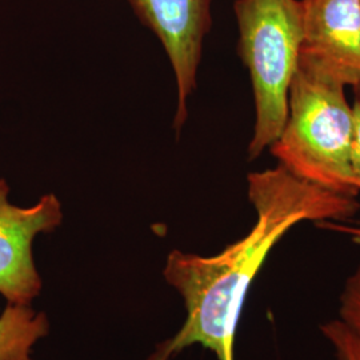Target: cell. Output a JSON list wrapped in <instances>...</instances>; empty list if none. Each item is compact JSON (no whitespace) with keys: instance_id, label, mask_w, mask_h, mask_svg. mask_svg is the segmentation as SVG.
<instances>
[{"instance_id":"6da1fadb","label":"cell","mask_w":360,"mask_h":360,"mask_svg":"<svg viewBox=\"0 0 360 360\" xmlns=\"http://www.w3.org/2000/svg\"><path fill=\"white\" fill-rule=\"evenodd\" d=\"M247 180L257 220L245 236L211 257L180 250L168 254L163 276L181 296L186 319L147 360H172L193 345L218 360H235L245 299L272 248L302 221L347 220L360 207L356 198L315 186L282 166L252 172Z\"/></svg>"},{"instance_id":"7a4b0ae2","label":"cell","mask_w":360,"mask_h":360,"mask_svg":"<svg viewBox=\"0 0 360 360\" xmlns=\"http://www.w3.org/2000/svg\"><path fill=\"white\" fill-rule=\"evenodd\" d=\"M345 90L342 82L300 55L287 120L270 151L297 178L356 198L351 168L354 110Z\"/></svg>"},{"instance_id":"3957f363","label":"cell","mask_w":360,"mask_h":360,"mask_svg":"<svg viewBox=\"0 0 360 360\" xmlns=\"http://www.w3.org/2000/svg\"><path fill=\"white\" fill-rule=\"evenodd\" d=\"M238 51L248 68L255 101L248 158L270 148L284 129L288 96L303 44L300 0H236Z\"/></svg>"},{"instance_id":"277c9868","label":"cell","mask_w":360,"mask_h":360,"mask_svg":"<svg viewBox=\"0 0 360 360\" xmlns=\"http://www.w3.org/2000/svg\"><path fill=\"white\" fill-rule=\"evenodd\" d=\"M63 220L62 203L53 193L35 205L20 207L10 202V186L0 179V295L7 304L31 306L40 295L32 245L40 233L55 231Z\"/></svg>"},{"instance_id":"5b68a950","label":"cell","mask_w":360,"mask_h":360,"mask_svg":"<svg viewBox=\"0 0 360 360\" xmlns=\"http://www.w3.org/2000/svg\"><path fill=\"white\" fill-rule=\"evenodd\" d=\"M129 1L167 52L178 87L174 129L179 134L188 116V98L196 87L203 41L211 28V0Z\"/></svg>"},{"instance_id":"8992f818","label":"cell","mask_w":360,"mask_h":360,"mask_svg":"<svg viewBox=\"0 0 360 360\" xmlns=\"http://www.w3.org/2000/svg\"><path fill=\"white\" fill-rule=\"evenodd\" d=\"M300 55L346 87L360 90V0H300Z\"/></svg>"},{"instance_id":"52a82bcc","label":"cell","mask_w":360,"mask_h":360,"mask_svg":"<svg viewBox=\"0 0 360 360\" xmlns=\"http://www.w3.org/2000/svg\"><path fill=\"white\" fill-rule=\"evenodd\" d=\"M50 333L44 312L7 304L0 314V360H34L32 349Z\"/></svg>"},{"instance_id":"ba28073f","label":"cell","mask_w":360,"mask_h":360,"mask_svg":"<svg viewBox=\"0 0 360 360\" xmlns=\"http://www.w3.org/2000/svg\"><path fill=\"white\" fill-rule=\"evenodd\" d=\"M339 321L360 340V263L348 276L339 297Z\"/></svg>"},{"instance_id":"9c48e42d","label":"cell","mask_w":360,"mask_h":360,"mask_svg":"<svg viewBox=\"0 0 360 360\" xmlns=\"http://www.w3.org/2000/svg\"><path fill=\"white\" fill-rule=\"evenodd\" d=\"M323 336L331 343L338 360H360V340L339 319L321 326Z\"/></svg>"},{"instance_id":"30bf717a","label":"cell","mask_w":360,"mask_h":360,"mask_svg":"<svg viewBox=\"0 0 360 360\" xmlns=\"http://www.w3.org/2000/svg\"><path fill=\"white\" fill-rule=\"evenodd\" d=\"M354 110V135L351 144V168L354 184L356 191L360 193V101L358 99L352 105Z\"/></svg>"},{"instance_id":"8fae6325","label":"cell","mask_w":360,"mask_h":360,"mask_svg":"<svg viewBox=\"0 0 360 360\" xmlns=\"http://www.w3.org/2000/svg\"><path fill=\"white\" fill-rule=\"evenodd\" d=\"M316 224L322 229H326V230L347 233L349 236H352L355 240H360V224L359 226H349V224H343V223H338V221H333V220L318 221Z\"/></svg>"},{"instance_id":"7c38bea8","label":"cell","mask_w":360,"mask_h":360,"mask_svg":"<svg viewBox=\"0 0 360 360\" xmlns=\"http://www.w3.org/2000/svg\"><path fill=\"white\" fill-rule=\"evenodd\" d=\"M356 94H358V95H359V96H360V90L358 91V92H356ZM359 101H360V99H359Z\"/></svg>"}]
</instances>
